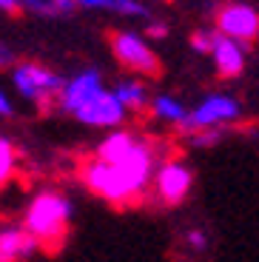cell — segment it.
<instances>
[{
    "label": "cell",
    "instance_id": "12",
    "mask_svg": "<svg viewBox=\"0 0 259 262\" xmlns=\"http://www.w3.org/2000/svg\"><path fill=\"white\" fill-rule=\"evenodd\" d=\"M77 6L103 9V12L125 14V17H148V9H145L140 0H77Z\"/></svg>",
    "mask_w": 259,
    "mask_h": 262
},
{
    "label": "cell",
    "instance_id": "1",
    "mask_svg": "<svg viewBox=\"0 0 259 262\" xmlns=\"http://www.w3.org/2000/svg\"><path fill=\"white\" fill-rule=\"evenodd\" d=\"M60 105L69 114L85 125H97V128H109V125H120L125 117L123 103L114 97V92L103 89L97 72H83L74 80L66 83L60 92Z\"/></svg>",
    "mask_w": 259,
    "mask_h": 262
},
{
    "label": "cell",
    "instance_id": "11",
    "mask_svg": "<svg viewBox=\"0 0 259 262\" xmlns=\"http://www.w3.org/2000/svg\"><path fill=\"white\" fill-rule=\"evenodd\" d=\"M134 145H137L134 134H128V131H114V134L105 137L103 145L97 148V160H100V163L114 165V163H120V160H123Z\"/></svg>",
    "mask_w": 259,
    "mask_h": 262
},
{
    "label": "cell",
    "instance_id": "15",
    "mask_svg": "<svg viewBox=\"0 0 259 262\" xmlns=\"http://www.w3.org/2000/svg\"><path fill=\"white\" fill-rule=\"evenodd\" d=\"M151 108H154V114L157 117H162V120H168V123H177V125H182L188 120V108L182 103H177V100H171V97H154V103H151Z\"/></svg>",
    "mask_w": 259,
    "mask_h": 262
},
{
    "label": "cell",
    "instance_id": "20",
    "mask_svg": "<svg viewBox=\"0 0 259 262\" xmlns=\"http://www.w3.org/2000/svg\"><path fill=\"white\" fill-rule=\"evenodd\" d=\"M20 3H23V0H0V9H3V12H17Z\"/></svg>",
    "mask_w": 259,
    "mask_h": 262
},
{
    "label": "cell",
    "instance_id": "17",
    "mask_svg": "<svg viewBox=\"0 0 259 262\" xmlns=\"http://www.w3.org/2000/svg\"><path fill=\"white\" fill-rule=\"evenodd\" d=\"M217 40H220V32H208V29H202V32H194V37H191V46L197 49V52H214Z\"/></svg>",
    "mask_w": 259,
    "mask_h": 262
},
{
    "label": "cell",
    "instance_id": "9",
    "mask_svg": "<svg viewBox=\"0 0 259 262\" xmlns=\"http://www.w3.org/2000/svg\"><path fill=\"white\" fill-rule=\"evenodd\" d=\"M211 57H214L217 72H220L222 77H236V74H242V69H245L242 43H236V40H231V37H222V34H220V40H217Z\"/></svg>",
    "mask_w": 259,
    "mask_h": 262
},
{
    "label": "cell",
    "instance_id": "21",
    "mask_svg": "<svg viewBox=\"0 0 259 262\" xmlns=\"http://www.w3.org/2000/svg\"><path fill=\"white\" fill-rule=\"evenodd\" d=\"M12 63V52H9L6 46H0V69H3V66H9Z\"/></svg>",
    "mask_w": 259,
    "mask_h": 262
},
{
    "label": "cell",
    "instance_id": "8",
    "mask_svg": "<svg viewBox=\"0 0 259 262\" xmlns=\"http://www.w3.org/2000/svg\"><path fill=\"white\" fill-rule=\"evenodd\" d=\"M157 194L165 205H180L188 194H191V185H194V177L191 171L182 163H165L160 171H157Z\"/></svg>",
    "mask_w": 259,
    "mask_h": 262
},
{
    "label": "cell",
    "instance_id": "10",
    "mask_svg": "<svg viewBox=\"0 0 259 262\" xmlns=\"http://www.w3.org/2000/svg\"><path fill=\"white\" fill-rule=\"evenodd\" d=\"M37 248V239L26 228H9L0 234V262H17Z\"/></svg>",
    "mask_w": 259,
    "mask_h": 262
},
{
    "label": "cell",
    "instance_id": "5",
    "mask_svg": "<svg viewBox=\"0 0 259 262\" xmlns=\"http://www.w3.org/2000/svg\"><path fill=\"white\" fill-rule=\"evenodd\" d=\"M240 117V103L231 97H205L194 112L188 114V120L180 125L182 131H200V128H220L222 123H231V120Z\"/></svg>",
    "mask_w": 259,
    "mask_h": 262
},
{
    "label": "cell",
    "instance_id": "19",
    "mask_svg": "<svg viewBox=\"0 0 259 262\" xmlns=\"http://www.w3.org/2000/svg\"><path fill=\"white\" fill-rule=\"evenodd\" d=\"M12 114V103H9V97L3 92H0V117H9Z\"/></svg>",
    "mask_w": 259,
    "mask_h": 262
},
{
    "label": "cell",
    "instance_id": "4",
    "mask_svg": "<svg viewBox=\"0 0 259 262\" xmlns=\"http://www.w3.org/2000/svg\"><path fill=\"white\" fill-rule=\"evenodd\" d=\"M12 80H14V89L29 100H43V97H49V94H57L66 89V80L60 77V74L49 72V69H43V66H37V63L17 66Z\"/></svg>",
    "mask_w": 259,
    "mask_h": 262
},
{
    "label": "cell",
    "instance_id": "18",
    "mask_svg": "<svg viewBox=\"0 0 259 262\" xmlns=\"http://www.w3.org/2000/svg\"><path fill=\"white\" fill-rule=\"evenodd\" d=\"M185 239H188V245L194 251H208V234L202 228H191L185 234Z\"/></svg>",
    "mask_w": 259,
    "mask_h": 262
},
{
    "label": "cell",
    "instance_id": "2",
    "mask_svg": "<svg viewBox=\"0 0 259 262\" xmlns=\"http://www.w3.org/2000/svg\"><path fill=\"white\" fill-rule=\"evenodd\" d=\"M72 220V203L57 191H43L32 200L23 220V228L37 239V243H57L69 231Z\"/></svg>",
    "mask_w": 259,
    "mask_h": 262
},
{
    "label": "cell",
    "instance_id": "16",
    "mask_svg": "<svg viewBox=\"0 0 259 262\" xmlns=\"http://www.w3.org/2000/svg\"><path fill=\"white\" fill-rule=\"evenodd\" d=\"M14 171V148L6 137H0V185L12 177Z\"/></svg>",
    "mask_w": 259,
    "mask_h": 262
},
{
    "label": "cell",
    "instance_id": "3",
    "mask_svg": "<svg viewBox=\"0 0 259 262\" xmlns=\"http://www.w3.org/2000/svg\"><path fill=\"white\" fill-rule=\"evenodd\" d=\"M83 180H85V185H89L94 194L103 196V200H109V203H128L131 196H137L134 188L125 183L123 174H120L114 165L100 163V160H91V163L85 165Z\"/></svg>",
    "mask_w": 259,
    "mask_h": 262
},
{
    "label": "cell",
    "instance_id": "13",
    "mask_svg": "<svg viewBox=\"0 0 259 262\" xmlns=\"http://www.w3.org/2000/svg\"><path fill=\"white\" fill-rule=\"evenodd\" d=\"M23 6L43 17H66L74 12L77 0H23Z\"/></svg>",
    "mask_w": 259,
    "mask_h": 262
},
{
    "label": "cell",
    "instance_id": "6",
    "mask_svg": "<svg viewBox=\"0 0 259 262\" xmlns=\"http://www.w3.org/2000/svg\"><path fill=\"white\" fill-rule=\"evenodd\" d=\"M217 32L236 43H248L259 34V14L245 3H228L217 14Z\"/></svg>",
    "mask_w": 259,
    "mask_h": 262
},
{
    "label": "cell",
    "instance_id": "14",
    "mask_svg": "<svg viewBox=\"0 0 259 262\" xmlns=\"http://www.w3.org/2000/svg\"><path fill=\"white\" fill-rule=\"evenodd\" d=\"M114 97L123 103V108H143L148 94H145V85L134 83V80H123V83H117Z\"/></svg>",
    "mask_w": 259,
    "mask_h": 262
},
{
    "label": "cell",
    "instance_id": "22",
    "mask_svg": "<svg viewBox=\"0 0 259 262\" xmlns=\"http://www.w3.org/2000/svg\"><path fill=\"white\" fill-rule=\"evenodd\" d=\"M148 32H151V34H154V37H162V34L168 32V29L162 26V23H154V26H151V29H148Z\"/></svg>",
    "mask_w": 259,
    "mask_h": 262
},
{
    "label": "cell",
    "instance_id": "7",
    "mask_svg": "<svg viewBox=\"0 0 259 262\" xmlns=\"http://www.w3.org/2000/svg\"><path fill=\"white\" fill-rule=\"evenodd\" d=\"M111 46H114V54L117 60L134 72H143V74H157L160 72V60L157 54L151 52V46L145 43L143 37H137L134 32H120L114 34L111 40Z\"/></svg>",
    "mask_w": 259,
    "mask_h": 262
}]
</instances>
